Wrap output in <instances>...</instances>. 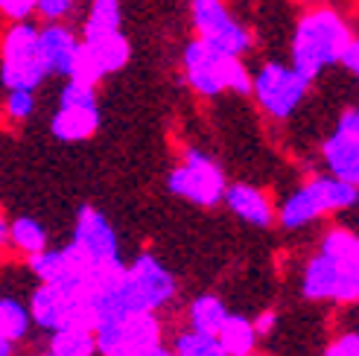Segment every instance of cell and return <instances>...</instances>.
<instances>
[{"instance_id": "6da1fadb", "label": "cell", "mask_w": 359, "mask_h": 356, "mask_svg": "<svg viewBox=\"0 0 359 356\" xmlns=\"http://www.w3.org/2000/svg\"><path fill=\"white\" fill-rule=\"evenodd\" d=\"M175 289L178 283L167 266L152 252H140L111 287L94 292V327L123 313H161L175 298Z\"/></svg>"}, {"instance_id": "7a4b0ae2", "label": "cell", "mask_w": 359, "mask_h": 356, "mask_svg": "<svg viewBox=\"0 0 359 356\" xmlns=\"http://www.w3.org/2000/svg\"><path fill=\"white\" fill-rule=\"evenodd\" d=\"M351 39H353V29L342 12L333 6H313L295 24L290 64L304 79L316 82L327 67L339 62Z\"/></svg>"}, {"instance_id": "3957f363", "label": "cell", "mask_w": 359, "mask_h": 356, "mask_svg": "<svg viewBox=\"0 0 359 356\" xmlns=\"http://www.w3.org/2000/svg\"><path fill=\"white\" fill-rule=\"evenodd\" d=\"M182 70H184L187 85L202 100H217L225 91L248 97V91H251V70H248L245 59L213 50L202 39H190L184 44Z\"/></svg>"}, {"instance_id": "277c9868", "label": "cell", "mask_w": 359, "mask_h": 356, "mask_svg": "<svg viewBox=\"0 0 359 356\" xmlns=\"http://www.w3.org/2000/svg\"><path fill=\"white\" fill-rule=\"evenodd\" d=\"M359 184L342 182L330 172L313 175L310 182H304L295 193H290L283 199L280 207H275V222L286 231H301L313 225L316 219H325L330 213L351 210L359 202Z\"/></svg>"}, {"instance_id": "5b68a950", "label": "cell", "mask_w": 359, "mask_h": 356, "mask_svg": "<svg viewBox=\"0 0 359 356\" xmlns=\"http://www.w3.org/2000/svg\"><path fill=\"white\" fill-rule=\"evenodd\" d=\"M70 245H74L76 252L94 266V272H97V289L111 287V283L126 269L123 254H120V237H117V231L109 222V217H105V213L100 207H94V205H85L76 213Z\"/></svg>"}, {"instance_id": "8992f818", "label": "cell", "mask_w": 359, "mask_h": 356, "mask_svg": "<svg viewBox=\"0 0 359 356\" xmlns=\"http://www.w3.org/2000/svg\"><path fill=\"white\" fill-rule=\"evenodd\" d=\"M47 64L32 21H12L0 39V82L6 91H39L47 79Z\"/></svg>"}, {"instance_id": "52a82bcc", "label": "cell", "mask_w": 359, "mask_h": 356, "mask_svg": "<svg viewBox=\"0 0 359 356\" xmlns=\"http://www.w3.org/2000/svg\"><path fill=\"white\" fill-rule=\"evenodd\" d=\"M27 310L32 324L44 333L62 327L94 330V289L88 287H50V283H41L29 295Z\"/></svg>"}, {"instance_id": "ba28073f", "label": "cell", "mask_w": 359, "mask_h": 356, "mask_svg": "<svg viewBox=\"0 0 359 356\" xmlns=\"http://www.w3.org/2000/svg\"><path fill=\"white\" fill-rule=\"evenodd\" d=\"M310 79H304L292 64L266 62L251 74L248 97L257 102V109L272 120H290L301 102L310 94Z\"/></svg>"}, {"instance_id": "9c48e42d", "label": "cell", "mask_w": 359, "mask_h": 356, "mask_svg": "<svg viewBox=\"0 0 359 356\" xmlns=\"http://www.w3.org/2000/svg\"><path fill=\"white\" fill-rule=\"evenodd\" d=\"M225 184L228 178L219 161L196 146L184 149L178 167H172L167 175V190L196 207H217L222 202Z\"/></svg>"}, {"instance_id": "30bf717a", "label": "cell", "mask_w": 359, "mask_h": 356, "mask_svg": "<svg viewBox=\"0 0 359 356\" xmlns=\"http://www.w3.org/2000/svg\"><path fill=\"white\" fill-rule=\"evenodd\" d=\"M164 342V324L158 313H123L94 327L100 356H140Z\"/></svg>"}, {"instance_id": "8fae6325", "label": "cell", "mask_w": 359, "mask_h": 356, "mask_svg": "<svg viewBox=\"0 0 359 356\" xmlns=\"http://www.w3.org/2000/svg\"><path fill=\"white\" fill-rule=\"evenodd\" d=\"M190 15L196 39H202L208 47L240 59H245V53L255 47L251 29L231 15L225 0H190Z\"/></svg>"}, {"instance_id": "7c38bea8", "label": "cell", "mask_w": 359, "mask_h": 356, "mask_svg": "<svg viewBox=\"0 0 359 356\" xmlns=\"http://www.w3.org/2000/svg\"><path fill=\"white\" fill-rule=\"evenodd\" d=\"M301 295L307 301H333V304H356L359 298V263H336L316 252L301 272Z\"/></svg>"}, {"instance_id": "4fadbf2b", "label": "cell", "mask_w": 359, "mask_h": 356, "mask_svg": "<svg viewBox=\"0 0 359 356\" xmlns=\"http://www.w3.org/2000/svg\"><path fill=\"white\" fill-rule=\"evenodd\" d=\"M129 59H132V44H129V39H126L123 29L94 35V39H82L76 70H74V76L70 79H82L88 85H100L111 74H120V70L129 64Z\"/></svg>"}, {"instance_id": "5bb4252c", "label": "cell", "mask_w": 359, "mask_h": 356, "mask_svg": "<svg viewBox=\"0 0 359 356\" xmlns=\"http://www.w3.org/2000/svg\"><path fill=\"white\" fill-rule=\"evenodd\" d=\"M321 158L330 175L342 182L359 184V111L356 105L342 109L336 120V129L321 144Z\"/></svg>"}, {"instance_id": "9a60e30c", "label": "cell", "mask_w": 359, "mask_h": 356, "mask_svg": "<svg viewBox=\"0 0 359 356\" xmlns=\"http://www.w3.org/2000/svg\"><path fill=\"white\" fill-rule=\"evenodd\" d=\"M39 44H41L47 74L62 76V79L74 76L79 47H82L79 32H74L67 24H44L39 27Z\"/></svg>"}, {"instance_id": "2e32d148", "label": "cell", "mask_w": 359, "mask_h": 356, "mask_svg": "<svg viewBox=\"0 0 359 356\" xmlns=\"http://www.w3.org/2000/svg\"><path fill=\"white\" fill-rule=\"evenodd\" d=\"M222 205L228 207L231 217H237L251 228H269L275 222V202L257 184H248V182L225 184Z\"/></svg>"}, {"instance_id": "e0dca14e", "label": "cell", "mask_w": 359, "mask_h": 356, "mask_svg": "<svg viewBox=\"0 0 359 356\" xmlns=\"http://www.w3.org/2000/svg\"><path fill=\"white\" fill-rule=\"evenodd\" d=\"M100 102H59L50 120V135L59 144H85L100 129Z\"/></svg>"}, {"instance_id": "ac0fdd59", "label": "cell", "mask_w": 359, "mask_h": 356, "mask_svg": "<svg viewBox=\"0 0 359 356\" xmlns=\"http://www.w3.org/2000/svg\"><path fill=\"white\" fill-rule=\"evenodd\" d=\"M217 342L225 350V356H245V353H255L257 350V333L251 318L237 315V313H228V318L222 322V327L217 330Z\"/></svg>"}, {"instance_id": "d6986e66", "label": "cell", "mask_w": 359, "mask_h": 356, "mask_svg": "<svg viewBox=\"0 0 359 356\" xmlns=\"http://www.w3.org/2000/svg\"><path fill=\"white\" fill-rule=\"evenodd\" d=\"M228 304L219 298V295H199L190 301L187 307V322H190V330L196 333H208V336H217V330L222 327V322L228 318Z\"/></svg>"}, {"instance_id": "ffe728a7", "label": "cell", "mask_w": 359, "mask_h": 356, "mask_svg": "<svg viewBox=\"0 0 359 356\" xmlns=\"http://www.w3.org/2000/svg\"><path fill=\"white\" fill-rule=\"evenodd\" d=\"M50 245V234L47 228L32 219V217H18L15 222H9V248H15L21 257H32L44 252Z\"/></svg>"}, {"instance_id": "44dd1931", "label": "cell", "mask_w": 359, "mask_h": 356, "mask_svg": "<svg viewBox=\"0 0 359 356\" xmlns=\"http://www.w3.org/2000/svg\"><path fill=\"white\" fill-rule=\"evenodd\" d=\"M123 27V6L120 0H88V15L82 21V39L117 32Z\"/></svg>"}, {"instance_id": "7402d4cb", "label": "cell", "mask_w": 359, "mask_h": 356, "mask_svg": "<svg viewBox=\"0 0 359 356\" xmlns=\"http://www.w3.org/2000/svg\"><path fill=\"white\" fill-rule=\"evenodd\" d=\"M29 330H32V318L24 301L15 295H0V336L18 345L27 339Z\"/></svg>"}, {"instance_id": "603a6c76", "label": "cell", "mask_w": 359, "mask_h": 356, "mask_svg": "<svg viewBox=\"0 0 359 356\" xmlns=\"http://www.w3.org/2000/svg\"><path fill=\"white\" fill-rule=\"evenodd\" d=\"M50 356H97L94 330L88 327H62L50 333Z\"/></svg>"}, {"instance_id": "cb8c5ba5", "label": "cell", "mask_w": 359, "mask_h": 356, "mask_svg": "<svg viewBox=\"0 0 359 356\" xmlns=\"http://www.w3.org/2000/svg\"><path fill=\"white\" fill-rule=\"evenodd\" d=\"M318 252L327 254L336 263H359V240L351 228L333 225L325 231V237H321Z\"/></svg>"}, {"instance_id": "d4e9b609", "label": "cell", "mask_w": 359, "mask_h": 356, "mask_svg": "<svg viewBox=\"0 0 359 356\" xmlns=\"http://www.w3.org/2000/svg\"><path fill=\"white\" fill-rule=\"evenodd\" d=\"M172 353L175 356H225V350L219 348L217 336H208V333H196V330H184L175 336L172 342Z\"/></svg>"}, {"instance_id": "484cf974", "label": "cell", "mask_w": 359, "mask_h": 356, "mask_svg": "<svg viewBox=\"0 0 359 356\" xmlns=\"http://www.w3.org/2000/svg\"><path fill=\"white\" fill-rule=\"evenodd\" d=\"M35 91H9L4 102V114L9 123H27L35 114Z\"/></svg>"}, {"instance_id": "4316f807", "label": "cell", "mask_w": 359, "mask_h": 356, "mask_svg": "<svg viewBox=\"0 0 359 356\" xmlns=\"http://www.w3.org/2000/svg\"><path fill=\"white\" fill-rule=\"evenodd\" d=\"M76 12V0H35V15L44 24H67V18Z\"/></svg>"}, {"instance_id": "83f0119b", "label": "cell", "mask_w": 359, "mask_h": 356, "mask_svg": "<svg viewBox=\"0 0 359 356\" xmlns=\"http://www.w3.org/2000/svg\"><path fill=\"white\" fill-rule=\"evenodd\" d=\"M321 356H359V333L356 330H345L339 333L336 339L325 348Z\"/></svg>"}, {"instance_id": "f1b7e54d", "label": "cell", "mask_w": 359, "mask_h": 356, "mask_svg": "<svg viewBox=\"0 0 359 356\" xmlns=\"http://www.w3.org/2000/svg\"><path fill=\"white\" fill-rule=\"evenodd\" d=\"M0 15L6 21H29L35 15V0H0Z\"/></svg>"}, {"instance_id": "f546056e", "label": "cell", "mask_w": 359, "mask_h": 356, "mask_svg": "<svg viewBox=\"0 0 359 356\" xmlns=\"http://www.w3.org/2000/svg\"><path fill=\"white\" fill-rule=\"evenodd\" d=\"M336 64H342L345 67V74H351V76H356L359 74V39L353 35V39L345 44V50H342V56H339V62Z\"/></svg>"}, {"instance_id": "4dcf8cb0", "label": "cell", "mask_w": 359, "mask_h": 356, "mask_svg": "<svg viewBox=\"0 0 359 356\" xmlns=\"http://www.w3.org/2000/svg\"><path fill=\"white\" fill-rule=\"evenodd\" d=\"M251 324H255L257 339H263V336H272L275 327H278V313L275 310H263L257 318H251Z\"/></svg>"}, {"instance_id": "1f68e13d", "label": "cell", "mask_w": 359, "mask_h": 356, "mask_svg": "<svg viewBox=\"0 0 359 356\" xmlns=\"http://www.w3.org/2000/svg\"><path fill=\"white\" fill-rule=\"evenodd\" d=\"M9 248V219L0 213V252H6Z\"/></svg>"}, {"instance_id": "d6a6232c", "label": "cell", "mask_w": 359, "mask_h": 356, "mask_svg": "<svg viewBox=\"0 0 359 356\" xmlns=\"http://www.w3.org/2000/svg\"><path fill=\"white\" fill-rule=\"evenodd\" d=\"M140 356H175V353H172V348H167L164 342H158L155 348H149L147 353H140Z\"/></svg>"}, {"instance_id": "836d02e7", "label": "cell", "mask_w": 359, "mask_h": 356, "mask_svg": "<svg viewBox=\"0 0 359 356\" xmlns=\"http://www.w3.org/2000/svg\"><path fill=\"white\" fill-rule=\"evenodd\" d=\"M15 353V345L12 342H6L4 336H0V356H12Z\"/></svg>"}, {"instance_id": "e575fe53", "label": "cell", "mask_w": 359, "mask_h": 356, "mask_svg": "<svg viewBox=\"0 0 359 356\" xmlns=\"http://www.w3.org/2000/svg\"><path fill=\"white\" fill-rule=\"evenodd\" d=\"M35 356H50V350H41V353H35Z\"/></svg>"}, {"instance_id": "d590c367", "label": "cell", "mask_w": 359, "mask_h": 356, "mask_svg": "<svg viewBox=\"0 0 359 356\" xmlns=\"http://www.w3.org/2000/svg\"><path fill=\"white\" fill-rule=\"evenodd\" d=\"M245 356H260V353H257V350H255V353H245Z\"/></svg>"}]
</instances>
